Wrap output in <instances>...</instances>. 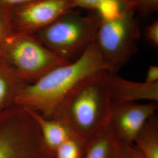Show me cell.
Wrapping results in <instances>:
<instances>
[{"label": "cell", "mask_w": 158, "mask_h": 158, "mask_svg": "<svg viewBox=\"0 0 158 158\" xmlns=\"http://www.w3.org/2000/svg\"><path fill=\"white\" fill-rule=\"evenodd\" d=\"M102 71L113 72L95 41L75 60L53 69L18 96L15 105L31 108L48 118L55 119L63 103L85 79Z\"/></svg>", "instance_id": "obj_1"}, {"label": "cell", "mask_w": 158, "mask_h": 158, "mask_svg": "<svg viewBox=\"0 0 158 158\" xmlns=\"http://www.w3.org/2000/svg\"><path fill=\"white\" fill-rule=\"evenodd\" d=\"M108 72L94 74L78 85L63 103L55 118L66 124L84 146L109 121L111 100Z\"/></svg>", "instance_id": "obj_2"}, {"label": "cell", "mask_w": 158, "mask_h": 158, "mask_svg": "<svg viewBox=\"0 0 158 158\" xmlns=\"http://www.w3.org/2000/svg\"><path fill=\"white\" fill-rule=\"evenodd\" d=\"M133 2L109 15H100L95 42L103 58L117 73L138 52L141 35Z\"/></svg>", "instance_id": "obj_3"}, {"label": "cell", "mask_w": 158, "mask_h": 158, "mask_svg": "<svg viewBox=\"0 0 158 158\" xmlns=\"http://www.w3.org/2000/svg\"><path fill=\"white\" fill-rule=\"evenodd\" d=\"M99 20L96 12L84 16L74 8L36 34L47 48L72 62L95 41Z\"/></svg>", "instance_id": "obj_4"}, {"label": "cell", "mask_w": 158, "mask_h": 158, "mask_svg": "<svg viewBox=\"0 0 158 158\" xmlns=\"http://www.w3.org/2000/svg\"><path fill=\"white\" fill-rule=\"evenodd\" d=\"M0 158H54L24 107L15 105L0 111Z\"/></svg>", "instance_id": "obj_5"}, {"label": "cell", "mask_w": 158, "mask_h": 158, "mask_svg": "<svg viewBox=\"0 0 158 158\" xmlns=\"http://www.w3.org/2000/svg\"><path fill=\"white\" fill-rule=\"evenodd\" d=\"M1 58L28 84L70 62L47 48L36 34L18 31H14L6 40Z\"/></svg>", "instance_id": "obj_6"}, {"label": "cell", "mask_w": 158, "mask_h": 158, "mask_svg": "<svg viewBox=\"0 0 158 158\" xmlns=\"http://www.w3.org/2000/svg\"><path fill=\"white\" fill-rule=\"evenodd\" d=\"M76 8L74 0H32L11 8L13 29L36 34Z\"/></svg>", "instance_id": "obj_7"}, {"label": "cell", "mask_w": 158, "mask_h": 158, "mask_svg": "<svg viewBox=\"0 0 158 158\" xmlns=\"http://www.w3.org/2000/svg\"><path fill=\"white\" fill-rule=\"evenodd\" d=\"M158 102L139 104L136 102L111 103L110 123L120 141L132 145L147 121L155 114Z\"/></svg>", "instance_id": "obj_8"}, {"label": "cell", "mask_w": 158, "mask_h": 158, "mask_svg": "<svg viewBox=\"0 0 158 158\" xmlns=\"http://www.w3.org/2000/svg\"><path fill=\"white\" fill-rule=\"evenodd\" d=\"M107 79L111 103L125 104L141 100L158 102V82H136L110 72H107Z\"/></svg>", "instance_id": "obj_9"}, {"label": "cell", "mask_w": 158, "mask_h": 158, "mask_svg": "<svg viewBox=\"0 0 158 158\" xmlns=\"http://www.w3.org/2000/svg\"><path fill=\"white\" fill-rule=\"evenodd\" d=\"M120 145L109 120L85 143L81 158H120Z\"/></svg>", "instance_id": "obj_10"}, {"label": "cell", "mask_w": 158, "mask_h": 158, "mask_svg": "<svg viewBox=\"0 0 158 158\" xmlns=\"http://www.w3.org/2000/svg\"><path fill=\"white\" fill-rule=\"evenodd\" d=\"M25 108L37 123L44 142L53 157L57 149L63 142L72 137H75L66 124L61 120L46 118L32 108Z\"/></svg>", "instance_id": "obj_11"}, {"label": "cell", "mask_w": 158, "mask_h": 158, "mask_svg": "<svg viewBox=\"0 0 158 158\" xmlns=\"http://www.w3.org/2000/svg\"><path fill=\"white\" fill-rule=\"evenodd\" d=\"M28 85L0 58V111L15 106L18 96Z\"/></svg>", "instance_id": "obj_12"}, {"label": "cell", "mask_w": 158, "mask_h": 158, "mask_svg": "<svg viewBox=\"0 0 158 158\" xmlns=\"http://www.w3.org/2000/svg\"><path fill=\"white\" fill-rule=\"evenodd\" d=\"M134 143L145 158H158V118L154 114L139 132Z\"/></svg>", "instance_id": "obj_13"}, {"label": "cell", "mask_w": 158, "mask_h": 158, "mask_svg": "<svg viewBox=\"0 0 158 158\" xmlns=\"http://www.w3.org/2000/svg\"><path fill=\"white\" fill-rule=\"evenodd\" d=\"M76 7L96 12L100 15H109L118 11L131 0H74Z\"/></svg>", "instance_id": "obj_14"}, {"label": "cell", "mask_w": 158, "mask_h": 158, "mask_svg": "<svg viewBox=\"0 0 158 158\" xmlns=\"http://www.w3.org/2000/svg\"><path fill=\"white\" fill-rule=\"evenodd\" d=\"M11 8L0 2V58H1L6 40L14 31L12 25Z\"/></svg>", "instance_id": "obj_15"}, {"label": "cell", "mask_w": 158, "mask_h": 158, "mask_svg": "<svg viewBox=\"0 0 158 158\" xmlns=\"http://www.w3.org/2000/svg\"><path fill=\"white\" fill-rule=\"evenodd\" d=\"M84 145L75 137H72L57 149L55 158H81Z\"/></svg>", "instance_id": "obj_16"}, {"label": "cell", "mask_w": 158, "mask_h": 158, "mask_svg": "<svg viewBox=\"0 0 158 158\" xmlns=\"http://www.w3.org/2000/svg\"><path fill=\"white\" fill-rule=\"evenodd\" d=\"M136 12L143 17L151 15L158 11V0H131Z\"/></svg>", "instance_id": "obj_17"}, {"label": "cell", "mask_w": 158, "mask_h": 158, "mask_svg": "<svg viewBox=\"0 0 158 158\" xmlns=\"http://www.w3.org/2000/svg\"><path fill=\"white\" fill-rule=\"evenodd\" d=\"M120 158H145L141 151L132 145L121 142Z\"/></svg>", "instance_id": "obj_18"}, {"label": "cell", "mask_w": 158, "mask_h": 158, "mask_svg": "<svg viewBox=\"0 0 158 158\" xmlns=\"http://www.w3.org/2000/svg\"><path fill=\"white\" fill-rule=\"evenodd\" d=\"M145 37L155 48L158 47V21L155 20L151 24L147 26L144 33Z\"/></svg>", "instance_id": "obj_19"}, {"label": "cell", "mask_w": 158, "mask_h": 158, "mask_svg": "<svg viewBox=\"0 0 158 158\" xmlns=\"http://www.w3.org/2000/svg\"><path fill=\"white\" fill-rule=\"evenodd\" d=\"M148 83H155L158 82V66L151 65L147 71V76L144 81Z\"/></svg>", "instance_id": "obj_20"}, {"label": "cell", "mask_w": 158, "mask_h": 158, "mask_svg": "<svg viewBox=\"0 0 158 158\" xmlns=\"http://www.w3.org/2000/svg\"><path fill=\"white\" fill-rule=\"evenodd\" d=\"M32 0H0V2L10 8L19 6Z\"/></svg>", "instance_id": "obj_21"}]
</instances>
